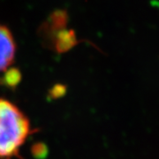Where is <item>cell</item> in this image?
<instances>
[{
    "label": "cell",
    "mask_w": 159,
    "mask_h": 159,
    "mask_svg": "<svg viewBox=\"0 0 159 159\" xmlns=\"http://www.w3.org/2000/svg\"><path fill=\"white\" fill-rule=\"evenodd\" d=\"M29 134V119L15 104L0 98V159L17 156Z\"/></svg>",
    "instance_id": "6da1fadb"
},
{
    "label": "cell",
    "mask_w": 159,
    "mask_h": 159,
    "mask_svg": "<svg viewBox=\"0 0 159 159\" xmlns=\"http://www.w3.org/2000/svg\"><path fill=\"white\" fill-rule=\"evenodd\" d=\"M20 80V74L19 70L16 68H10L9 70L7 69L6 71L5 76L3 77V81L5 84H7L8 86H15Z\"/></svg>",
    "instance_id": "277c9868"
},
{
    "label": "cell",
    "mask_w": 159,
    "mask_h": 159,
    "mask_svg": "<svg viewBox=\"0 0 159 159\" xmlns=\"http://www.w3.org/2000/svg\"><path fill=\"white\" fill-rule=\"evenodd\" d=\"M77 43L76 36L73 30L61 29L55 34L54 45L56 51L59 53H64L72 49Z\"/></svg>",
    "instance_id": "3957f363"
},
{
    "label": "cell",
    "mask_w": 159,
    "mask_h": 159,
    "mask_svg": "<svg viewBox=\"0 0 159 159\" xmlns=\"http://www.w3.org/2000/svg\"><path fill=\"white\" fill-rule=\"evenodd\" d=\"M16 44L9 29L0 24V73L6 72L13 63Z\"/></svg>",
    "instance_id": "7a4b0ae2"
}]
</instances>
